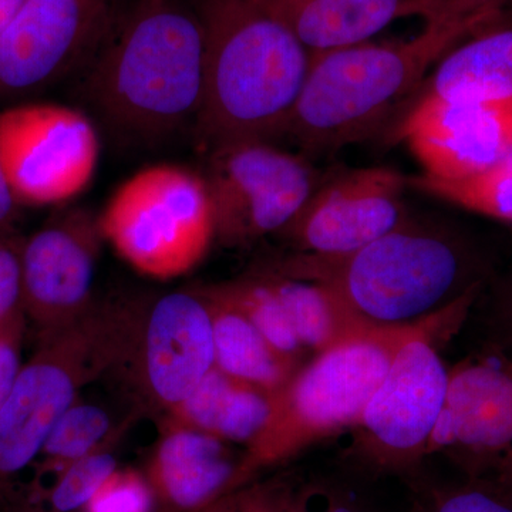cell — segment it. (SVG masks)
I'll return each instance as SVG.
<instances>
[{"mask_svg": "<svg viewBox=\"0 0 512 512\" xmlns=\"http://www.w3.org/2000/svg\"><path fill=\"white\" fill-rule=\"evenodd\" d=\"M266 271L326 286L370 325L392 328L431 318L484 289L491 262L460 229L410 215L349 254L296 252Z\"/></svg>", "mask_w": 512, "mask_h": 512, "instance_id": "obj_1", "label": "cell"}, {"mask_svg": "<svg viewBox=\"0 0 512 512\" xmlns=\"http://www.w3.org/2000/svg\"><path fill=\"white\" fill-rule=\"evenodd\" d=\"M94 109L121 136L158 141L198 119L204 36L195 9L138 2L84 69Z\"/></svg>", "mask_w": 512, "mask_h": 512, "instance_id": "obj_2", "label": "cell"}, {"mask_svg": "<svg viewBox=\"0 0 512 512\" xmlns=\"http://www.w3.org/2000/svg\"><path fill=\"white\" fill-rule=\"evenodd\" d=\"M204 93L195 130L207 148L282 136L312 53L256 0H200Z\"/></svg>", "mask_w": 512, "mask_h": 512, "instance_id": "obj_3", "label": "cell"}, {"mask_svg": "<svg viewBox=\"0 0 512 512\" xmlns=\"http://www.w3.org/2000/svg\"><path fill=\"white\" fill-rule=\"evenodd\" d=\"M481 289L447 309L407 326L377 328L309 359L275 394L264 429L239 458L234 491L268 468L356 426L404 343L441 328L460 329Z\"/></svg>", "mask_w": 512, "mask_h": 512, "instance_id": "obj_4", "label": "cell"}, {"mask_svg": "<svg viewBox=\"0 0 512 512\" xmlns=\"http://www.w3.org/2000/svg\"><path fill=\"white\" fill-rule=\"evenodd\" d=\"M485 23H426L413 39L312 53L282 136L309 153H332L373 136L434 64Z\"/></svg>", "mask_w": 512, "mask_h": 512, "instance_id": "obj_5", "label": "cell"}, {"mask_svg": "<svg viewBox=\"0 0 512 512\" xmlns=\"http://www.w3.org/2000/svg\"><path fill=\"white\" fill-rule=\"evenodd\" d=\"M146 306L94 302L59 332L40 338L0 410V477L29 466L87 384L134 359Z\"/></svg>", "mask_w": 512, "mask_h": 512, "instance_id": "obj_6", "label": "cell"}, {"mask_svg": "<svg viewBox=\"0 0 512 512\" xmlns=\"http://www.w3.org/2000/svg\"><path fill=\"white\" fill-rule=\"evenodd\" d=\"M99 221L116 254L158 281L187 275L217 241L204 177L181 165H150L131 175L113 192Z\"/></svg>", "mask_w": 512, "mask_h": 512, "instance_id": "obj_7", "label": "cell"}, {"mask_svg": "<svg viewBox=\"0 0 512 512\" xmlns=\"http://www.w3.org/2000/svg\"><path fill=\"white\" fill-rule=\"evenodd\" d=\"M458 329L430 330L404 343L352 430L342 460L370 477L420 476L446 402L448 367L439 350Z\"/></svg>", "mask_w": 512, "mask_h": 512, "instance_id": "obj_8", "label": "cell"}, {"mask_svg": "<svg viewBox=\"0 0 512 512\" xmlns=\"http://www.w3.org/2000/svg\"><path fill=\"white\" fill-rule=\"evenodd\" d=\"M202 177L214 208L215 237L224 247H245L281 232L322 178L305 158L262 140L208 148Z\"/></svg>", "mask_w": 512, "mask_h": 512, "instance_id": "obj_9", "label": "cell"}, {"mask_svg": "<svg viewBox=\"0 0 512 512\" xmlns=\"http://www.w3.org/2000/svg\"><path fill=\"white\" fill-rule=\"evenodd\" d=\"M121 0H25L0 33V107L86 69L119 23Z\"/></svg>", "mask_w": 512, "mask_h": 512, "instance_id": "obj_10", "label": "cell"}, {"mask_svg": "<svg viewBox=\"0 0 512 512\" xmlns=\"http://www.w3.org/2000/svg\"><path fill=\"white\" fill-rule=\"evenodd\" d=\"M100 148L93 121L73 107L26 101L0 110V160L19 205L57 207L82 195Z\"/></svg>", "mask_w": 512, "mask_h": 512, "instance_id": "obj_11", "label": "cell"}, {"mask_svg": "<svg viewBox=\"0 0 512 512\" xmlns=\"http://www.w3.org/2000/svg\"><path fill=\"white\" fill-rule=\"evenodd\" d=\"M409 178L387 167L349 168L320 178L279 234L299 254L342 255L366 247L410 217Z\"/></svg>", "mask_w": 512, "mask_h": 512, "instance_id": "obj_12", "label": "cell"}, {"mask_svg": "<svg viewBox=\"0 0 512 512\" xmlns=\"http://www.w3.org/2000/svg\"><path fill=\"white\" fill-rule=\"evenodd\" d=\"M99 215L66 208L23 241V302L40 338L89 311L101 244Z\"/></svg>", "mask_w": 512, "mask_h": 512, "instance_id": "obj_13", "label": "cell"}, {"mask_svg": "<svg viewBox=\"0 0 512 512\" xmlns=\"http://www.w3.org/2000/svg\"><path fill=\"white\" fill-rule=\"evenodd\" d=\"M512 448V362L497 353L467 356L448 369L446 402L427 448L467 477H484Z\"/></svg>", "mask_w": 512, "mask_h": 512, "instance_id": "obj_14", "label": "cell"}, {"mask_svg": "<svg viewBox=\"0 0 512 512\" xmlns=\"http://www.w3.org/2000/svg\"><path fill=\"white\" fill-rule=\"evenodd\" d=\"M423 167L439 180L483 173L512 150V97L460 101L419 96L394 130Z\"/></svg>", "mask_w": 512, "mask_h": 512, "instance_id": "obj_15", "label": "cell"}, {"mask_svg": "<svg viewBox=\"0 0 512 512\" xmlns=\"http://www.w3.org/2000/svg\"><path fill=\"white\" fill-rule=\"evenodd\" d=\"M148 399L171 410L215 366L210 309L200 289L167 293L146 306L136 353Z\"/></svg>", "mask_w": 512, "mask_h": 512, "instance_id": "obj_16", "label": "cell"}, {"mask_svg": "<svg viewBox=\"0 0 512 512\" xmlns=\"http://www.w3.org/2000/svg\"><path fill=\"white\" fill-rule=\"evenodd\" d=\"M239 458L228 443L211 434L167 424L148 461L153 507L192 512L234 493Z\"/></svg>", "mask_w": 512, "mask_h": 512, "instance_id": "obj_17", "label": "cell"}, {"mask_svg": "<svg viewBox=\"0 0 512 512\" xmlns=\"http://www.w3.org/2000/svg\"><path fill=\"white\" fill-rule=\"evenodd\" d=\"M275 394L214 366L187 399L168 410L167 424L247 447L264 429Z\"/></svg>", "mask_w": 512, "mask_h": 512, "instance_id": "obj_18", "label": "cell"}, {"mask_svg": "<svg viewBox=\"0 0 512 512\" xmlns=\"http://www.w3.org/2000/svg\"><path fill=\"white\" fill-rule=\"evenodd\" d=\"M311 53L367 42L400 19L404 0H256Z\"/></svg>", "mask_w": 512, "mask_h": 512, "instance_id": "obj_19", "label": "cell"}, {"mask_svg": "<svg viewBox=\"0 0 512 512\" xmlns=\"http://www.w3.org/2000/svg\"><path fill=\"white\" fill-rule=\"evenodd\" d=\"M419 96L487 101L512 97V26L500 22L474 33L437 63Z\"/></svg>", "mask_w": 512, "mask_h": 512, "instance_id": "obj_20", "label": "cell"}, {"mask_svg": "<svg viewBox=\"0 0 512 512\" xmlns=\"http://www.w3.org/2000/svg\"><path fill=\"white\" fill-rule=\"evenodd\" d=\"M200 289L210 309L215 367L235 379L278 393L299 365L286 359L217 285Z\"/></svg>", "mask_w": 512, "mask_h": 512, "instance_id": "obj_21", "label": "cell"}, {"mask_svg": "<svg viewBox=\"0 0 512 512\" xmlns=\"http://www.w3.org/2000/svg\"><path fill=\"white\" fill-rule=\"evenodd\" d=\"M274 281L292 328L309 359L346 340L365 335L370 325L326 286L265 271Z\"/></svg>", "mask_w": 512, "mask_h": 512, "instance_id": "obj_22", "label": "cell"}, {"mask_svg": "<svg viewBox=\"0 0 512 512\" xmlns=\"http://www.w3.org/2000/svg\"><path fill=\"white\" fill-rule=\"evenodd\" d=\"M409 187L463 210L512 224V150L483 173L461 180H439L421 174Z\"/></svg>", "mask_w": 512, "mask_h": 512, "instance_id": "obj_23", "label": "cell"}, {"mask_svg": "<svg viewBox=\"0 0 512 512\" xmlns=\"http://www.w3.org/2000/svg\"><path fill=\"white\" fill-rule=\"evenodd\" d=\"M217 286L254 323L272 348L296 365L302 366L308 362L309 356L292 328L284 303L275 291L271 275L258 272Z\"/></svg>", "mask_w": 512, "mask_h": 512, "instance_id": "obj_24", "label": "cell"}, {"mask_svg": "<svg viewBox=\"0 0 512 512\" xmlns=\"http://www.w3.org/2000/svg\"><path fill=\"white\" fill-rule=\"evenodd\" d=\"M113 436V419L103 407L76 402L50 431L39 456L45 457L47 466L62 473L74 461L104 450Z\"/></svg>", "mask_w": 512, "mask_h": 512, "instance_id": "obj_25", "label": "cell"}, {"mask_svg": "<svg viewBox=\"0 0 512 512\" xmlns=\"http://www.w3.org/2000/svg\"><path fill=\"white\" fill-rule=\"evenodd\" d=\"M412 512H512V495L488 477L460 484H436L420 476L409 480Z\"/></svg>", "mask_w": 512, "mask_h": 512, "instance_id": "obj_26", "label": "cell"}, {"mask_svg": "<svg viewBox=\"0 0 512 512\" xmlns=\"http://www.w3.org/2000/svg\"><path fill=\"white\" fill-rule=\"evenodd\" d=\"M116 470V458L106 450L74 461L57 478L50 504L57 512H74L86 507Z\"/></svg>", "mask_w": 512, "mask_h": 512, "instance_id": "obj_27", "label": "cell"}, {"mask_svg": "<svg viewBox=\"0 0 512 512\" xmlns=\"http://www.w3.org/2000/svg\"><path fill=\"white\" fill-rule=\"evenodd\" d=\"M22 247L10 227H0V338L22 339L25 328Z\"/></svg>", "mask_w": 512, "mask_h": 512, "instance_id": "obj_28", "label": "cell"}, {"mask_svg": "<svg viewBox=\"0 0 512 512\" xmlns=\"http://www.w3.org/2000/svg\"><path fill=\"white\" fill-rule=\"evenodd\" d=\"M286 512H376L349 485L313 480L291 484Z\"/></svg>", "mask_w": 512, "mask_h": 512, "instance_id": "obj_29", "label": "cell"}, {"mask_svg": "<svg viewBox=\"0 0 512 512\" xmlns=\"http://www.w3.org/2000/svg\"><path fill=\"white\" fill-rule=\"evenodd\" d=\"M505 0H404L400 19L421 18L426 23L498 22Z\"/></svg>", "mask_w": 512, "mask_h": 512, "instance_id": "obj_30", "label": "cell"}, {"mask_svg": "<svg viewBox=\"0 0 512 512\" xmlns=\"http://www.w3.org/2000/svg\"><path fill=\"white\" fill-rule=\"evenodd\" d=\"M84 508L87 512H151L153 495L146 478L136 471L116 470Z\"/></svg>", "mask_w": 512, "mask_h": 512, "instance_id": "obj_31", "label": "cell"}, {"mask_svg": "<svg viewBox=\"0 0 512 512\" xmlns=\"http://www.w3.org/2000/svg\"><path fill=\"white\" fill-rule=\"evenodd\" d=\"M484 350L512 362V268L495 281L483 316Z\"/></svg>", "mask_w": 512, "mask_h": 512, "instance_id": "obj_32", "label": "cell"}, {"mask_svg": "<svg viewBox=\"0 0 512 512\" xmlns=\"http://www.w3.org/2000/svg\"><path fill=\"white\" fill-rule=\"evenodd\" d=\"M292 481L248 484L235 491L234 512H286Z\"/></svg>", "mask_w": 512, "mask_h": 512, "instance_id": "obj_33", "label": "cell"}, {"mask_svg": "<svg viewBox=\"0 0 512 512\" xmlns=\"http://www.w3.org/2000/svg\"><path fill=\"white\" fill-rule=\"evenodd\" d=\"M19 338H0V410L20 372Z\"/></svg>", "mask_w": 512, "mask_h": 512, "instance_id": "obj_34", "label": "cell"}, {"mask_svg": "<svg viewBox=\"0 0 512 512\" xmlns=\"http://www.w3.org/2000/svg\"><path fill=\"white\" fill-rule=\"evenodd\" d=\"M19 202L10 190L8 178L3 170L2 160H0V227H10V222L18 214Z\"/></svg>", "mask_w": 512, "mask_h": 512, "instance_id": "obj_35", "label": "cell"}, {"mask_svg": "<svg viewBox=\"0 0 512 512\" xmlns=\"http://www.w3.org/2000/svg\"><path fill=\"white\" fill-rule=\"evenodd\" d=\"M484 477L491 478L495 484L512 495V448L501 454L488 468Z\"/></svg>", "mask_w": 512, "mask_h": 512, "instance_id": "obj_36", "label": "cell"}, {"mask_svg": "<svg viewBox=\"0 0 512 512\" xmlns=\"http://www.w3.org/2000/svg\"><path fill=\"white\" fill-rule=\"evenodd\" d=\"M25 0H0V33L9 25Z\"/></svg>", "mask_w": 512, "mask_h": 512, "instance_id": "obj_37", "label": "cell"}, {"mask_svg": "<svg viewBox=\"0 0 512 512\" xmlns=\"http://www.w3.org/2000/svg\"><path fill=\"white\" fill-rule=\"evenodd\" d=\"M235 510V491L222 495L218 500L212 501L211 504L205 505L200 510L192 512H234Z\"/></svg>", "mask_w": 512, "mask_h": 512, "instance_id": "obj_38", "label": "cell"}, {"mask_svg": "<svg viewBox=\"0 0 512 512\" xmlns=\"http://www.w3.org/2000/svg\"><path fill=\"white\" fill-rule=\"evenodd\" d=\"M163 0H140V3H144V5H154V3H160Z\"/></svg>", "mask_w": 512, "mask_h": 512, "instance_id": "obj_39", "label": "cell"}, {"mask_svg": "<svg viewBox=\"0 0 512 512\" xmlns=\"http://www.w3.org/2000/svg\"><path fill=\"white\" fill-rule=\"evenodd\" d=\"M505 3H511L512 5V0H505Z\"/></svg>", "mask_w": 512, "mask_h": 512, "instance_id": "obj_40", "label": "cell"}]
</instances>
